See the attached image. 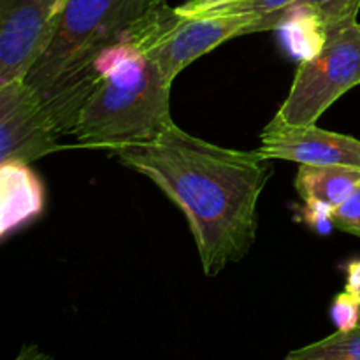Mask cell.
Here are the masks:
<instances>
[{"mask_svg": "<svg viewBox=\"0 0 360 360\" xmlns=\"http://www.w3.org/2000/svg\"><path fill=\"white\" fill-rule=\"evenodd\" d=\"M146 176L186 217L206 276L245 259L259 229L257 206L273 176L259 151L221 148L176 123L155 141L111 151Z\"/></svg>", "mask_w": 360, "mask_h": 360, "instance_id": "1", "label": "cell"}, {"mask_svg": "<svg viewBox=\"0 0 360 360\" xmlns=\"http://www.w3.org/2000/svg\"><path fill=\"white\" fill-rule=\"evenodd\" d=\"M165 6V0H65L51 42L23 79L60 136L72 132L101 81L105 55L143 35Z\"/></svg>", "mask_w": 360, "mask_h": 360, "instance_id": "2", "label": "cell"}, {"mask_svg": "<svg viewBox=\"0 0 360 360\" xmlns=\"http://www.w3.org/2000/svg\"><path fill=\"white\" fill-rule=\"evenodd\" d=\"M98 70L101 81L70 132L79 146L115 151L146 144L174 123L172 81L136 42L116 46Z\"/></svg>", "mask_w": 360, "mask_h": 360, "instance_id": "3", "label": "cell"}, {"mask_svg": "<svg viewBox=\"0 0 360 360\" xmlns=\"http://www.w3.org/2000/svg\"><path fill=\"white\" fill-rule=\"evenodd\" d=\"M360 84V23L320 28L315 51L299 63L290 91L276 115L292 125H315L347 91Z\"/></svg>", "mask_w": 360, "mask_h": 360, "instance_id": "4", "label": "cell"}, {"mask_svg": "<svg viewBox=\"0 0 360 360\" xmlns=\"http://www.w3.org/2000/svg\"><path fill=\"white\" fill-rule=\"evenodd\" d=\"M257 23L259 20L252 14L183 16L176 7L165 6L134 42L160 67L169 81H174L193 60L213 51L221 42L257 32Z\"/></svg>", "mask_w": 360, "mask_h": 360, "instance_id": "5", "label": "cell"}, {"mask_svg": "<svg viewBox=\"0 0 360 360\" xmlns=\"http://www.w3.org/2000/svg\"><path fill=\"white\" fill-rule=\"evenodd\" d=\"M65 0H0V84L25 79L58 27Z\"/></svg>", "mask_w": 360, "mask_h": 360, "instance_id": "6", "label": "cell"}, {"mask_svg": "<svg viewBox=\"0 0 360 360\" xmlns=\"http://www.w3.org/2000/svg\"><path fill=\"white\" fill-rule=\"evenodd\" d=\"M60 132L23 79L0 84V164L39 158L62 150Z\"/></svg>", "mask_w": 360, "mask_h": 360, "instance_id": "7", "label": "cell"}, {"mask_svg": "<svg viewBox=\"0 0 360 360\" xmlns=\"http://www.w3.org/2000/svg\"><path fill=\"white\" fill-rule=\"evenodd\" d=\"M260 155L269 160L299 165H352L360 167V141L329 132L316 125H292L274 116L260 134Z\"/></svg>", "mask_w": 360, "mask_h": 360, "instance_id": "8", "label": "cell"}, {"mask_svg": "<svg viewBox=\"0 0 360 360\" xmlns=\"http://www.w3.org/2000/svg\"><path fill=\"white\" fill-rule=\"evenodd\" d=\"M2 176V238L30 224L44 210V190L37 176L23 162L0 164Z\"/></svg>", "mask_w": 360, "mask_h": 360, "instance_id": "9", "label": "cell"}, {"mask_svg": "<svg viewBox=\"0 0 360 360\" xmlns=\"http://www.w3.org/2000/svg\"><path fill=\"white\" fill-rule=\"evenodd\" d=\"M295 188L304 204L336 210L360 188V167L299 165Z\"/></svg>", "mask_w": 360, "mask_h": 360, "instance_id": "10", "label": "cell"}, {"mask_svg": "<svg viewBox=\"0 0 360 360\" xmlns=\"http://www.w3.org/2000/svg\"><path fill=\"white\" fill-rule=\"evenodd\" d=\"M281 360H360V326L336 330L323 340L288 352Z\"/></svg>", "mask_w": 360, "mask_h": 360, "instance_id": "11", "label": "cell"}, {"mask_svg": "<svg viewBox=\"0 0 360 360\" xmlns=\"http://www.w3.org/2000/svg\"><path fill=\"white\" fill-rule=\"evenodd\" d=\"M295 2L297 0H234L204 14H252L259 20L257 32H262L281 27Z\"/></svg>", "mask_w": 360, "mask_h": 360, "instance_id": "12", "label": "cell"}, {"mask_svg": "<svg viewBox=\"0 0 360 360\" xmlns=\"http://www.w3.org/2000/svg\"><path fill=\"white\" fill-rule=\"evenodd\" d=\"M359 11L360 0H297L287 16L295 14V16L308 18L320 30L326 25L357 20Z\"/></svg>", "mask_w": 360, "mask_h": 360, "instance_id": "13", "label": "cell"}, {"mask_svg": "<svg viewBox=\"0 0 360 360\" xmlns=\"http://www.w3.org/2000/svg\"><path fill=\"white\" fill-rule=\"evenodd\" d=\"M330 319L338 330H352L360 323V304L347 292L336 295L330 306Z\"/></svg>", "mask_w": 360, "mask_h": 360, "instance_id": "14", "label": "cell"}, {"mask_svg": "<svg viewBox=\"0 0 360 360\" xmlns=\"http://www.w3.org/2000/svg\"><path fill=\"white\" fill-rule=\"evenodd\" d=\"M333 227L360 238V188L345 204L330 213Z\"/></svg>", "mask_w": 360, "mask_h": 360, "instance_id": "15", "label": "cell"}, {"mask_svg": "<svg viewBox=\"0 0 360 360\" xmlns=\"http://www.w3.org/2000/svg\"><path fill=\"white\" fill-rule=\"evenodd\" d=\"M229 2H234V0H188L183 6L176 7V11L183 14V16H200V14L207 13L211 9H217L220 6H225Z\"/></svg>", "mask_w": 360, "mask_h": 360, "instance_id": "16", "label": "cell"}, {"mask_svg": "<svg viewBox=\"0 0 360 360\" xmlns=\"http://www.w3.org/2000/svg\"><path fill=\"white\" fill-rule=\"evenodd\" d=\"M345 292L360 304V260H352L347 266V283Z\"/></svg>", "mask_w": 360, "mask_h": 360, "instance_id": "17", "label": "cell"}, {"mask_svg": "<svg viewBox=\"0 0 360 360\" xmlns=\"http://www.w3.org/2000/svg\"><path fill=\"white\" fill-rule=\"evenodd\" d=\"M14 360H55L49 354L42 352L37 345H23L20 354L16 355Z\"/></svg>", "mask_w": 360, "mask_h": 360, "instance_id": "18", "label": "cell"}, {"mask_svg": "<svg viewBox=\"0 0 360 360\" xmlns=\"http://www.w3.org/2000/svg\"><path fill=\"white\" fill-rule=\"evenodd\" d=\"M359 326H360V323H359Z\"/></svg>", "mask_w": 360, "mask_h": 360, "instance_id": "19", "label": "cell"}]
</instances>
